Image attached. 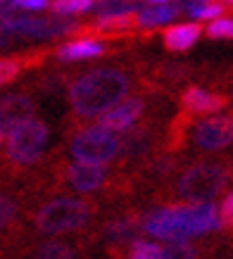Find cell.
Instances as JSON below:
<instances>
[{"mask_svg": "<svg viewBox=\"0 0 233 259\" xmlns=\"http://www.w3.org/2000/svg\"><path fill=\"white\" fill-rule=\"evenodd\" d=\"M0 143H3V131H0Z\"/></svg>", "mask_w": 233, "mask_h": 259, "instance_id": "cell-33", "label": "cell"}, {"mask_svg": "<svg viewBox=\"0 0 233 259\" xmlns=\"http://www.w3.org/2000/svg\"><path fill=\"white\" fill-rule=\"evenodd\" d=\"M91 204L76 197H57L50 200L36 214V226L41 233L57 236V233H71L84 228L91 219Z\"/></svg>", "mask_w": 233, "mask_h": 259, "instance_id": "cell-4", "label": "cell"}, {"mask_svg": "<svg viewBox=\"0 0 233 259\" xmlns=\"http://www.w3.org/2000/svg\"><path fill=\"white\" fill-rule=\"evenodd\" d=\"M53 5V0H15L17 10H46Z\"/></svg>", "mask_w": 233, "mask_h": 259, "instance_id": "cell-29", "label": "cell"}, {"mask_svg": "<svg viewBox=\"0 0 233 259\" xmlns=\"http://www.w3.org/2000/svg\"><path fill=\"white\" fill-rule=\"evenodd\" d=\"M105 53V43L93 38H79L69 40L57 50V57L64 62H76V60H91V57H100Z\"/></svg>", "mask_w": 233, "mask_h": 259, "instance_id": "cell-14", "label": "cell"}, {"mask_svg": "<svg viewBox=\"0 0 233 259\" xmlns=\"http://www.w3.org/2000/svg\"><path fill=\"white\" fill-rule=\"evenodd\" d=\"M148 148H150V136H148V131H143V128L131 131V134L122 141V150H124L126 155H131V157H133V155L145 152Z\"/></svg>", "mask_w": 233, "mask_h": 259, "instance_id": "cell-20", "label": "cell"}, {"mask_svg": "<svg viewBox=\"0 0 233 259\" xmlns=\"http://www.w3.org/2000/svg\"><path fill=\"white\" fill-rule=\"evenodd\" d=\"M136 231H138V224L133 219H116L114 224H109V228H107V240L112 245L133 243Z\"/></svg>", "mask_w": 233, "mask_h": 259, "instance_id": "cell-17", "label": "cell"}, {"mask_svg": "<svg viewBox=\"0 0 233 259\" xmlns=\"http://www.w3.org/2000/svg\"><path fill=\"white\" fill-rule=\"evenodd\" d=\"M17 217V202L8 195H0V231L8 228Z\"/></svg>", "mask_w": 233, "mask_h": 259, "instance_id": "cell-27", "label": "cell"}, {"mask_svg": "<svg viewBox=\"0 0 233 259\" xmlns=\"http://www.w3.org/2000/svg\"><path fill=\"white\" fill-rule=\"evenodd\" d=\"M228 186V169L217 162H200L188 166L176 181V195L186 202L202 204L212 202L221 195V190Z\"/></svg>", "mask_w": 233, "mask_h": 259, "instance_id": "cell-3", "label": "cell"}, {"mask_svg": "<svg viewBox=\"0 0 233 259\" xmlns=\"http://www.w3.org/2000/svg\"><path fill=\"white\" fill-rule=\"evenodd\" d=\"M38 254L41 259H74V252L62 243H46Z\"/></svg>", "mask_w": 233, "mask_h": 259, "instance_id": "cell-26", "label": "cell"}, {"mask_svg": "<svg viewBox=\"0 0 233 259\" xmlns=\"http://www.w3.org/2000/svg\"><path fill=\"white\" fill-rule=\"evenodd\" d=\"M202 26L198 22H183V24H171L164 31V46L174 50V53H183L200 38Z\"/></svg>", "mask_w": 233, "mask_h": 259, "instance_id": "cell-13", "label": "cell"}, {"mask_svg": "<svg viewBox=\"0 0 233 259\" xmlns=\"http://www.w3.org/2000/svg\"><path fill=\"white\" fill-rule=\"evenodd\" d=\"M181 105H183V110L188 114H214V112L224 110L226 105H228V98L193 86L181 95Z\"/></svg>", "mask_w": 233, "mask_h": 259, "instance_id": "cell-12", "label": "cell"}, {"mask_svg": "<svg viewBox=\"0 0 233 259\" xmlns=\"http://www.w3.org/2000/svg\"><path fill=\"white\" fill-rule=\"evenodd\" d=\"M188 15L193 19H219L221 12H224V5H219L214 0H207V3H193V5H183Z\"/></svg>", "mask_w": 233, "mask_h": 259, "instance_id": "cell-19", "label": "cell"}, {"mask_svg": "<svg viewBox=\"0 0 233 259\" xmlns=\"http://www.w3.org/2000/svg\"><path fill=\"white\" fill-rule=\"evenodd\" d=\"M95 5V0H53V10L55 15H79V12H86Z\"/></svg>", "mask_w": 233, "mask_h": 259, "instance_id": "cell-22", "label": "cell"}, {"mask_svg": "<svg viewBox=\"0 0 233 259\" xmlns=\"http://www.w3.org/2000/svg\"><path fill=\"white\" fill-rule=\"evenodd\" d=\"M33 100L29 95L22 93H10L0 98V131L3 134H12L17 126L26 124L33 119Z\"/></svg>", "mask_w": 233, "mask_h": 259, "instance_id": "cell-9", "label": "cell"}, {"mask_svg": "<svg viewBox=\"0 0 233 259\" xmlns=\"http://www.w3.org/2000/svg\"><path fill=\"white\" fill-rule=\"evenodd\" d=\"M150 5H164V3H167V0H148Z\"/></svg>", "mask_w": 233, "mask_h": 259, "instance_id": "cell-32", "label": "cell"}, {"mask_svg": "<svg viewBox=\"0 0 233 259\" xmlns=\"http://www.w3.org/2000/svg\"><path fill=\"white\" fill-rule=\"evenodd\" d=\"M138 5V0H98L95 3V19L116 15H131Z\"/></svg>", "mask_w": 233, "mask_h": 259, "instance_id": "cell-18", "label": "cell"}, {"mask_svg": "<svg viewBox=\"0 0 233 259\" xmlns=\"http://www.w3.org/2000/svg\"><path fill=\"white\" fill-rule=\"evenodd\" d=\"M219 219H221V226H233V190L224 197V202L219 207Z\"/></svg>", "mask_w": 233, "mask_h": 259, "instance_id": "cell-28", "label": "cell"}, {"mask_svg": "<svg viewBox=\"0 0 233 259\" xmlns=\"http://www.w3.org/2000/svg\"><path fill=\"white\" fill-rule=\"evenodd\" d=\"M183 8L179 5H148L138 12V26L143 29H155V26H162V24L174 22L179 12Z\"/></svg>", "mask_w": 233, "mask_h": 259, "instance_id": "cell-15", "label": "cell"}, {"mask_svg": "<svg viewBox=\"0 0 233 259\" xmlns=\"http://www.w3.org/2000/svg\"><path fill=\"white\" fill-rule=\"evenodd\" d=\"M131 88L129 74L119 69H93L81 74L69 88V105L74 114L84 119L102 117L114 105L126 100V93Z\"/></svg>", "mask_w": 233, "mask_h": 259, "instance_id": "cell-2", "label": "cell"}, {"mask_svg": "<svg viewBox=\"0 0 233 259\" xmlns=\"http://www.w3.org/2000/svg\"><path fill=\"white\" fill-rule=\"evenodd\" d=\"M219 5H224V8H233V0H214Z\"/></svg>", "mask_w": 233, "mask_h": 259, "instance_id": "cell-31", "label": "cell"}, {"mask_svg": "<svg viewBox=\"0 0 233 259\" xmlns=\"http://www.w3.org/2000/svg\"><path fill=\"white\" fill-rule=\"evenodd\" d=\"M46 143L48 126L38 119H31L8 134V159L19 166H29L43 155Z\"/></svg>", "mask_w": 233, "mask_h": 259, "instance_id": "cell-6", "label": "cell"}, {"mask_svg": "<svg viewBox=\"0 0 233 259\" xmlns=\"http://www.w3.org/2000/svg\"><path fill=\"white\" fill-rule=\"evenodd\" d=\"M160 254H162V247L152 240H133L129 245L126 259H157Z\"/></svg>", "mask_w": 233, "mask_h": 259, "instance_id": "cell-21", "label": "cell"}, {"mask_svg": "<svg viewBox=\"0 0 233 259\" xmlns=\"http://www.w3.org/2000/svg\"><path fill=\"white\" fill-rule=\"evenodd\" d=\"M133 26H138V12L131 15H116V17H102L95 22V31L100 33H116V31H129Z\"/></svg>", "mask_w": 233, "mask_h": 259, "instance_id": "cell-16", "label": "cell"}, {"mask_svg": "<svg viewBox=\"0 0 233 259\" xmlns=\"http://www.w3.org/2000/svg\"><path fill=\"white\" fill-rule=\"evenodd\" d=\"M157 259H195V247L188 243H169Z\"/></svg>", "mask_w": 233, "mask_h": 259, "instance_id": "cell-24", "label": "cell"}, {"mask_svg": "<svg viewBox=\"0 0 233 259\" xmlns=\"http://www.w3.org/2000/svg\"><path fill=\"white\" fill-rule=\"evenodd\" d=\"M67 181L79 193H93L102 188L107 181V171L100 164H88V162H74L67 166Z\"/></svg>", "mask_w": 233, "mask_h": 259, "instance_id": "cell-11", "label": "cell"}, {"mask_svg": "<svg viewBox=\"0 0 233 259\" xmlns=\"http://www.w3.org/2000/svg\"><path fill=\"white\" fill-rule=\"evenodd\" d=\"M69 150H71V157L76 159V162H88V164L105 166L122 152V138L114 131L95 124V126H88V128L76 131L69 143Z\"/></svg>", "mask_w": 233, "mask_h": 259, "instance_id": "cell-5", "label": "cell"}, {"mask_svg": "<svg viewBox=\"0 0 233 259\" xmlns=\"http://www.w3.org/2000/svg\"><path fill=\"white\" fill-rule=\"evenodd\" d=\"M140 114H143V100L140 98H126L119 105H114L109 112H105L98 124L109 128V131H114V134H119V131L131 128L140 119Z\"/></svg>", "mask_w": 233, "mask_h": 259, "instance_id": "cell-10", "label": "cell"}, {"mask_svg": "<svg viewBox=\"0 0 233 259\" xmlns=\"http://www.w3.org/2000/svg\"><path fill=\"white\" fill-rule=\"evenodd\" d=\"M219 226H221L219 209L212 202H183L174 207H160L155 212H150L143 221L145 233L167 243H186V238L210 233V231H217Z\"/></svg>", "mask_w": 233, "mask_h": 259, "instance_id": "cell-1", "label": "cell"}, {"mask_svg": "<svg viewBox=\"0 0 233 259\" xmlns=\"http://www.w3.org/2000/svg\"><path fill=\"white\" fill-rule=\"evenodd\" d=\"M12 10H15V0H0V17L12 15Z\"/></svg>", "mask_w": 233, "mask_h": 259, "instance_id": "cell-30", "label": "cell"}, {"mask_svg": "<svg viewBox=\"0 0 233 259\" xmlns=\"http://www.w3.org/2000/svg\"><path fill=\"white\" fill-rule=\"evenodd\" d=\"M79 31V26L69 19H43V17L8 15L0 17V33L5 36H29V38H57L64 33Z\"/></svg>", "mask_w": 233, "mask_h": 259, "instance_id": "cell-7", "label": "cell"}, {"mask_svg": "<svg viewBox=\"0 0 233 259\" xmlns=\"http://www.w3.org/2000/svg\"><path fill=\"white\" fill-rule=\"evenodd\" d=\"M205 31L210 38H233V17H219L207 24Z\"/></svg>", "mask_w": 233, "mask_h": 259, "instance_id": "cell-23", "label": "cell"}, {"mask_svg": "<svg viewBox=\"0 0 233 259\" xmlns=\"http://www.w3.org/2000/svg\"><path fill=\"white\" fill-rule=\"evenodd\" d=\"M19 71H22V62H19V60H12V57H0V86L12 83V81L19 76Z\"/></svg>", "mask_w": 233, "mask_h": 259, "instance_id": "cell-25", "label": "cell"}, {"mask_svg": "<svg viewBox=\"0 0 233 259\" xmlns=\"http://www.w3.org/2000/svg\"><path fill=\"white\" fill-rule=\"evenodd\" d=\"M193 141L200 150L217 152L233 143V112L202 119L193 128Z\"/></svg>", "mask_w": 233, "mask_h": 259, "instance_id": "cell-8", "label": "cell"}]
</instances>
